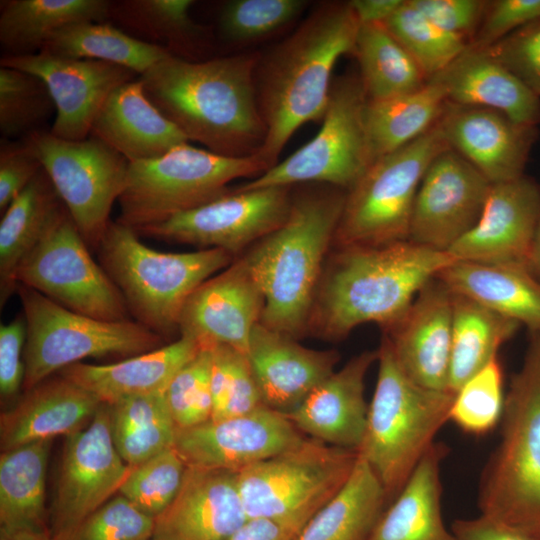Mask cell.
Instances as JSON below:
<instances>
[{
	"mask_svg": "<svg viewBox=\"0 0 540 540\" xmlns=\"http://www.w3.org/2000/svg\"><path fill=\"white\" fill-rule=\"evenodd\" d=\"M112 1L5 0L0 4V44L3 56L41 51L60 29L79 22H108Z\"/></svg>",
	"mask_w": 540,
	"mask_h": 540,
	"instance_id": "cell-33",
	"label": "cell"
},
{
	"mask_svg": "<svg viewBox=\"0 0 540 540\" xmlns=\"http://www.w3.org/2000/svg\"><path fill=\"white\" fill-rule=\"evenodd\" d=\"M0 66L32 73L46 84L56 106L50 132L73 141L90 135L98 110L117 87L140 77L116 64L46 52L2 56Z\"/></svg>",
	"mask_w": 540,
	"mask_h": 540,
	"instance_id": "cell-19",
	"label": "cell"
},
{
	"mask_svg": "<svg viewBox=\"0 0 540 540\" xmlns=\"http://www.w3.org/2000/svg\"><path fill=\"white\" fill-rule=\"evenodd\" d=\"M430 79L444 88L448 102L493 109L526 126L540 123V97L482 49L468 46Z\"/></svg>",
	"mask_w": 540,
	"mask_h": 540,
	"instance_id": "cell-30",
	"label": "cell"
},
{
	"mask_svg": "<svg viewBox=\"0 0 540 540\" xmlns=\"http://www.w3.org/2000/svg\"><path fill=\"white\" fill-rule=\"evenodd\" d=\"M404 0H353L349 4L359 24L384 23Z\"/></svg>",
	"mask_w": 540,
	"mask_h": 540,
	"instance_id": "cell-58",
	"label": "cell"
},
{
	"mask_svg": "<svg viewBox=\"0 0 540 540\" xmlns=\"http://www.w3.org/2000/svg\"><path fill=\"white\" fill-rule=\"evenodd\" d=\"M257 53L208 60L173 54L139 78L150 101L188 138L228 157L256 154L266 137Z\"/></svg>",
	"mask_w": 540,
	"mask_h": 540,
	"instance_id": "cell-1",
	"label": "cell"
},
{
	"mask_svg": "<svg viewBox=\"0 0 540 540\" xmlns=\"http://www.w3.org/2000/svg\"><path fill=\"white\" fill-rule=\"evenodd\" d=\"M389 504L379 478L358 454L346 483L310 519L297 540H367Z\"/></svg>",
	"mask_w": 540,
	"mask_h": 540,
	"instance_id": "cell-35",
	"label": "cell"
},
{
	"mask_svg": "<svg viewBox=\"0 0 540 540\" xmlns=\"http://www.w3.org/2000/svg\"><path fill=\"white\" fill-rule=\"evenodd\" d=\"M446 455L442 443L428 449L367 540H456L442 516L441 465Z\"/></svg>",
	"mask_w": 540,
	"mask_h": 540,
	"instance_id": "cell-32",
	"label": "cell"
},
{
	"mask_svg": "<svg viewBox=\"0 0 540 540\" xmlns=\"http://www.w3.org/2000/svg\"><path fill=\"white\" fill-rule=\"evenodd\" d=\"M40 52L116 64L140 76L171 55L163 47L138 39L109 22L85 21L58 30Z\"/></svg>",
	"mask_w": 540,
	"mask_h": 540,
	"instance_id": "cell-39",
	"label": "cell"
},
{
	"mask_svg": "<svg viewBox=\"0 0 540 540\" xmlns=\"http://www.w3.org/2000/svg\"><path fill=\"white\" fill-rule=\"evenodd\" d=\"M101 404L93 394L61 375L49 377L1 414V450L73 434L89 424Z\"/></svg>",
	"mask_w": 540,
	"mask_h": 540,
	"instance_id": "cell-27",
	"label": "cell"
},
{
	"mask_svg": "<svg viewBox=\"0 0 540 540\" xmlns=\"http://www.w3.org/2000/svg\"><path fill=\"white\" fill-rule=\"evenodd\" d=\"M51 440L2 451L0 456V529L49 531L45 509Z\"/></svg>",
	"mask_w": 540,
	"mask_h": 540,
	"instance_id": "cell-37",
	"label": "cell"
},
{
	"mask_svg": "<svg viewBox=\"0 0 540 540\" xmlns=\"http://www.w3.org/2000/svg\"><path fill=\"white\" fill-rule=\"evenodd\" d=\"M130 227L111 221L96 252L132 319L164 340L179 334L189 296L236 257L221 249L168 253L146 246Z\"/></svg>",
	"mask_w": 540,
	"mask_h": 540,
	"instance_id": "cell-6",
	"label": "cell"
},
{
	"mask_svg": "<svg viewBox=\"0 0 540 540\" xmlns=\"http://www.w3.org/2000/svg\"><path fill=\"white\" fill-rule=\"evenodd\" d=\"M409 2L433 24L465 40L474 38L488 3L481 0H409Z\"/></svg>",
	"mask_w": 540,
	"mask_h": 540,
	"instance_id": "cell-54",
	"label": "cell"
},
{
	"mask_svg": "<svg viewBox=\"0 0 540 540\" xmlns=\"http://www.w3.org/2000/svg\"><path fill=\"white\" fill-rule=\"evenodd\" d=\"M482 50L540 97V20L517 29Z\"/></svg>",
	"mask_w": 540,
	"mask_h": 540,
	"instance_id": "cell-51",
	"label": "cell"
},
{
	"mask_svg": "<svg viewBox=\"0 0 540 540\" xmlns=\"http://www.w3.org/2000/svg\"><path fill=\"white\" fill-rule=\"evenodd\" d=\"M450 530L456 540H528L515 530L481 514L455 520Z\"/></svg>",
	"mask_w": 540,
	"mask_h": 540,
	"instance_id": "cell-56",
	"label": "cell"
},
{
	"mask_svg": "<svg viewBox=\"0 0 540 540\" xmlns=\"http://www.w3.org/2000/svg\"><path fill=\"white\" fill-rule=\"evenodd\" d=\"M16 294L26 323L25 391L83 359H126L166 344L133 319L105 321L85 316L21 284Z\"/></svg>",
	"mask_w": 540,
	"mask_h": 540,
	"instance_id": "cell-9",
	"label": "cell"
},
{
	"mask_svg": "<svg viewBox=\"0 0 540 540\" xmlns=\"http://www.w3.org/2000/svg\"><path fill=\"white\" fill-rule=\"evenodd\" d=\"M26 323L18 315L0 326V394L2 400L16 396L24 384Z\"/></svg>",
	"mask_w": 540,
	"mask_h": 540,
	"instance_id": "cell-55",
	"label": "cell"
},
{
	"mask_svg": "<svg viewBox=\"0 0 540 540\" xmlns=\"http://www.w3.org/2000/svg\"><path fill=\"white\" fill-rule=\"evenodd\" d=\"M200 348L194 338L180 335L149 352L109 364L79 362L58 374L90 392L100 402L111 404L129 396L164 392Z\"/></svg>",
	"mask_w": 540,
	"mask_h": 540,
	"instance_id": "cell-29",
	"label": "cell"
},
{
	"mask_svg": "<svg viewBox=\"0 0 540 540\" xmlns=\"http://www.w3.org/2000/svg\"><path fill=\"white\" fill-rule=\"evenodd\" d=\"M211 350L201 347L168 384L164 395L177 428H188L211 419Z\"/></svg>",
	"mask_w": 540,
	"mask_h": 540,
	"instance_id": "cell-49",
	"label": "cell"
},
{
	"mask_svg": "<svg viewBox=\"0 0 540 540\" xmlns=\"http://www.w3.org/2000/svg\"><path fill=\"white\" fill-rule=\"evenodd\" d=\"M90 135L129 162L160 157L190 143L147 97L140 78L117 87L98 110Z\"/></svg>",
	"mask_w": 540,
	"mask_h": 540,
	"instance_id": "cell-28",
	"label": "cell"
},
{
	"mask_svg": "<svg viewBox=\"0 0 540 540\" xmlns=\"http://www.w3.org/2000/svg\"><path fill=\"white\" fill-rule=\"evenodd\" d=\"M491 185L459 153L444 150L431 162L419 185L408 240L448 252L479 220Z\"/></svg>",
	"mask_w": 540,
	"mask_h": 540,
	"instance_id": "cell-17",
	"label": "cell"
},
{
	"mask_svg": "<svg viewBox=\"0 0 540 540\" xmlns=\"http://www.w3.org/2000/svg\"><path fill=\"white\" fill-rule=\"evenodd\" d=\"M306 437L285 414L263 405L244 415L177 428L174 448L187 466L239 472Z\"/></svg>",
	"mask_w": 540,
	"mask_h": 540,
	"instance_id": "cell-18",
	"label": "cell"
},
{
	"mask_svg": "<svg viewBox=\"0 0 540 540\" xmlns=\"http://www.w3.org/2000/svg\"><path fill=\"white\" fill-rule=\"evenodd\" d=\"M210 349L211 419L240 416L263 406L247 354L227 345Z\"/></svg>",
	"mask_w": 540,
	"mask_h": 540,
	"instance_id": "cell-45",
	"label": "cell"
},
{
	"mask_svg": "<svg viewBox=\"0 0 540 540\" xmlns=\"http://www.w3.org/2000/svg\"><path fill=\"white\" fill-rule=\"evenodd\" d=\"M353 52L369 100L411 93L427 82L417 63L383 23L359 24Z\"/></svg>",
	"mask_w": 540,
	"mask_h": 540,
	"instance_id": "cell-41",
	"label": "cell"
},
{
	"mask_svg": "<svg viewBox=\"0 0 540 540\" xmlns=\"http://www.w3.org/2000/svg\"><path fill=\"white\" fill-rule=\"evenodd\" d=\"M131 466L112 440L109 405L102 403L83 429L65 437L48 529L67 540L93 512L118 494Z\"/></svg>",
	"mask_w": 540,
	"mask_h": 540,
	"instance_id": "cell-16",
	"label": "cell"
},
{
	"mask_svg": "<svg viewBox=\"0 0 540 540\" xmlns=\"http://www.w3.org/2000/svg\"><path fill=\"white\" fill-rule=\"evenodd\" d=\"M447 102L444 88L434 79L411 93L383 100L368 99L364 122L371 164L429 131Z\"/></svg>",
	"mask_w": 540,
	"mask_h": 540,
	"instance_id": "cell-36",
	"label": "cell"
},
{
	"mask_svg": "<svg viewBox=\"0 0 540 540\" xmlns=\"http://www.w3.org/2000/svg\"><path fill=\"white\" fill-rule=\"evenodd\" d=\"M42 164L24 139L0 141V213L28 186Z\"/></svg>",
	"mask_w": 540,
	"mask_h": 540,
	"instance_id": "cell-53",
	"label": "cell"
},
{
	"mask_svg": "<svg viewBox=\"0 0 540 540\" xmlns=\"http://www.w3.org/2000/svg\"><path fill=\"white\" fill-rule=\"evenodd\" d=\"M500 440L482 472L480 514L540 540V331L505 395Z\"/></svg>",
	"mask_w": 540,
	"mask_h": 540,
	"instance_id": "cell-5",
	"label": "cell"
},
{
	"mask_svg": "<svg viewBox=\"0 0 540 540\" xmlns=\"http://www.w3.org/2000/svg\"><path fill=\"white\" fill-rule=\"evenodd\" d=\"M263 293L240 255L187 299L179 320V334L201 347L227 345L247 354L251 332L260 322Z\"/></svg>",
	"mask_w": 540,
	"mask_h": 540,
	"instance_id": "cell-20",
	"label": "cell"
},
{
	"mask_svg": "<svg viewBox=\"0 0 540 540\" xmlns=\"http://www.w3.org/2000/svg\"><path fill=\"white\" fill-rule=\"evenodd\" d=\"M358 459L356 450L306 437L296 446L238 472L247 518L275 520L300 534L343 487Z\"/></svg>",
	"mask_w": 540,
	"mask_h": 540,
	"instance_id": "cell-10",
	"label": "cell"
},
{
	"mask_svg": "<svg viewBox=\"0 0 540 540\" xmlns=\"http://www.w3.org/2000/svg\"><path fill=\"white\" fill-rule=\"evenodd\" d=\"M16 282L85 316L105 321L131 319L121 293L92 258L65 206L21 261Z\"/></svg>",
	"mask_w": 540,
	"mask_h": 540,
	"instance_id": "cell-14",
	"label": "cell"
},
{
	"mask_svg": "<svg viewBox=\"0 0 540 540\" xmlns=\"http://www.w3.org/2000/svg\"><path fill=\"white\" fill-rule=\"evenodd\" d=\"M453 294L449 391L453 394L497 358L520 326L465 296Z\"/></svg>",
	"mask_w": 540,
	"mask_h": 540,
	"instance_id": "cell-38",
	"label": "cell"
},
{
	"mask_svg": "<svg viewBox=\"0 0 540 540\" xmlns=\"http://www.w3.org/2000/svg\"><path fill=\"white\" fill-rule=\"evenodd\" d=\"M303 0H233L223 5L219 31L228 42L261 39L295 20L307 7Z\"/></svg>",
	"mask_w": 540,
	"mask_h": 540,
	"instance_id": "cell-48",
	"label": "cell"
},
{
	"mask_svg": "<svg viewBox=\"0 0 540 540\" xmlns=\"http://www.w3.org/2000/svg\"><path fill=\"white\" fill-rule=\"evenodd\" d=\"M292 194L291 187L230 188L206 204L134 231L199 250L221 249L237 258L286 221Z\"/></svg>",
	"mask_w": 540,
	"mask_h": 540,
	"instance_id": "cell-15",
	"label": "cell"
},
{
	"mask_svg": "<svg viewBox=\"0 0 540 540\" xmlns=\"http://www.w3.org/2000/svg\"><path fill=\"white\" fill-rule=\"evenodd\" d=\"M437 277L454 294L472 299L530 331H540V280L525 264L455 261Z\"/></svg>",
	"mask_w": 540,
	"mask_h": 540,
	"instance_id": "cell-31",
	"label": "cell"
},
{
	"mask_svg": "<svg viewBox=\"0 0 540 540\" xmlns=\"http://www.w3.org/2000/svg\"><path fill=\"white\" fill-rule=\"evenodd\" d=\"M64 206L42 168L13 200L0 221V306L16 293V271Z\"/></svg>",
	"mask_w": 540,
	"mask_h": 540,
	"instance_id": "cell-34",
	"label": "cell"
},
{
	"mask_svg": "<svg viewBox=\"0 0 540 540\" xmlns=\"http://www.w3.org/2000/svg\"><path fill=\"white\" fill-rule=\"evenodd\" d=\"M368 97L360 77L333 81L318 133L289 157L239 189L325 184L350 190L371 165L364 113Z\"/></svg>",
	"mask_w": 540,
	"mask_h": 540,
	"instance_id": "cell-12",
	"label": "cell"
},
{
	"mask_svg": "<svg viewBox=\"0 0 540 540\" xmlns=\"http://www.w3.org/2000/svg\"><path fill=\"white\" fill-rule=\"evenodd\" d=\"M540 20V0L488 2L474 40L469 46L483 49L517 29Z\"/></svg>",
	"mask_w": 540,
	"mask_h": 540,
	"instance_id": "cell-52",
	"label": "cell"
},
{
	"mask_svg": "<svg viewBox=\"0 0 540 540\" xmlns=\"http://www.w3.org/2000/svg\"><path fill=\"white\" fill-rule=\"evenodd\" d=\"M448 148L437 122L416 140L373 162L346 192L335 248L408 240L419 185L434 158Z\"/></svg>",
	"mask_w": 540,
	"mask_h": 540,
	"instance_id": "cell-11",
	"label": "cell"
},
{
	"mask_svg": "<svg viewBox=\"0 0 540 540\" xmlns=\"http://www.w3.org/2000/svg\"><path fill=\"white\" fill-rule=\"evenodd\" d=\"M268 170L257 155L228 157L186 143L166 154L129 162L116 221L133 230L158 224L226 193L239 178Z\"/></svg>",
	"mask_w": 540,
	"mask_h": 540,
	"instance_id": "cell-8",
	"label": "cell"
},
{
	"mask_svg": "<svg viewBox=\"0 0 540 540\" xmlns=\"http://www.w3.org/2000/svg\"><path fill=\"white\" fill-rule=\"evenodd\" d=\"M377 358V350L354 356L286 416L307 437L358 452L369 406L364 396L365 377Z\"/></svg>",
	"mask_w": 540,
	"mask_h": 540,
	"instance_id": "cell-26",
	"label": "cell"
},
{
	"mask_svg": "<svg viewBox=\"0 0 540 540\" xmlns=\"http://www.w3.org/2000/svg\"><path fill=\"white\" fill-rule=\"evenodd\" d=\"M298 534L281 523L264 517L247 520L225 540H297Z\"/></svg>",
	"mask_w": 540,
	"mask_h": 540,
	"instance_id": "cell-57",
	"label": "cell"
},
{
	"mask_svg": "<svg viewBox=\"0 0 540 540\" xmlns=\"http://www.w3.org/2000/svg\"><path fill=\"white\" fill-rule=\"evenodd\" d=\"M246 520L238 472L187 466L178 493L155 518L151 540H225Z\"/></svg>",
	"mask_w": 540,
	"mask_h": 540,
	"instance_id": "cell-24",
	"label": "cell"
},
{
	"mask_svg": "<svg viewBox=\"0 0 540 540\" xmlns=\"http://www.w3.org/2000/svg\"><path fill=\"white\" fill-rule=\"evenodd\" d=\"M346 191L315 184L292 194L286 221L241 255L264 296L260 322L294 338L307 324Z\"/></svg>",
	"mask_w": 540,
	"mask_h": 540,
	"instance_id": "cell-4",
	"label": "cell"
},
{
	"mask_svg": "<svg viewBox=\"0 0 540 540\" xmlns=\"http://www.w3.org/2000/svg\"><path fill=\"white\" fill-rule=\"evenodd\" d=\"M186 468L176 449L168 448L131 466L118 494L155 519L178 493Z\"/></svg>",
	"mask_w": 540,
	"mask_h": 540,
	"instance_id": "cell-46",
	"label": "cell"
},
{
	"mask_svg": "<svg viewBox=\"0 0 540 540\" xmlns=\"http://www.w3.org/2000/svg\"><path fill=\"white\" fill-rule=\"evenodd\" d=\"M247 357L263 404L287 415L335 371L340 355L305 347L259 322L251 332Z\"/></svg>",
	"mask_w": 540,
	"mask_h": 540,
	"instance_id": "cell-25",
	"label": "cell"
},
{
	"mask_svg": "<svg viewBox=\"0 0 540 540\" xmlns=\"http://www.w3.org/2000/svg\"><path fill=\"white\" fill-rule=\"evenodd\" d=\"M324 264L307 333L337 341L359 325L384 331L408 311L420 290L457 261L409 240L374 246L338 247Z\"/></svg>",
	"mask_w": 540,
	"mask_h": 540,
	"instance_id": "cell-2",
	"label": "cell"
},
{
	"mask_svg": "<svg viewBox=\"0 0 540 540\" xmlns=\"http://www.w3.org/2000/svg\"><path fill=\"white\" fill-rule=\"evenodd\" d=\"M540 219V186L521 176L491 185L475 226L448 251L458 261L525 264Z\"/></svg>",
	"mask_w": 540,
	"mask_h": 540,
	"instance_id": "cell-21",
	"label": "cell"
},
{
	"mask_svg": "<svg viewBox=\"0 0 540 540\" xmlns=\"http://www.w3.org/2000/svg\"><path fill=\"white\" fill-rule=\"evenodd\" d=\"M191 0L112 1L110 20H115L129 34L145 36L149 43L171 54L188 59L204 47L205 30L190 17Z\"/></svg>",
	"mask_w": 540,
	"mask_h": 540,
	"instance_id": "cell-42",
	"label": "cell"
},
{
	"mask_svg": "<svg viewBox=\"0 0 540 540\" xmlns=\"http://www.w3.org/2000/svg\"><path fill=\"white\" fill-rule=\"evenodd\" d=\"M0 540H53L49 531L0 529Z\"/></svg>",
	"mask_w": 540,
	"mask_h": 540,
	"instance_id": "cell-59",
	"label": "cell"
},
{
	"mask_svg": "<svg viewBox=\"0 0 540 540\" xmlns=\"http://www.w3.org/2000/svg\"><path fill=\"white\" fill-rule=\"evenodd\" d=\"M108 405L112 440L126 464L138 465L174 447L177 426L164 392L129 396Z\"/></svg>",
	"mask_w": 540,
	"mask_h": 540,
	"instance_id": "cell-40",
	"label": "cell"
},
{
	"mask_svg": "<svg viewBox=\"0 0 540 540\" xmlns=\"http://www.w3.org/2000/svg\"><path fill=\"white\" fill-rule=\"evenodd\" d=\"M359 22L349 2H324L257 67L266 137L256 153L268 166L305 123L322 120L337 60L353 52Z\"/></svg>",
	"mask_w": 540,
	"mask_h": 540,
	"instance_id": "cell-3",
	"label": "cell"
},
{
	"mask_svg": "<svg viewBox=\"0 0 540 540\" xmlns=\"http://www.w3.org/2000/svg\"><path fill=\"white\" fill-rule=\"evenodd\" d=\"M505 395L503 371L496 358L456 391L450 420L464 432L486 434L500 423Z\"/></svg>",
	"mask_w": 540,
	"mask_h": 540,
	"instance_id": "cell-47",
	"label": "cell"
},
{
	"mask_svg": "<svg viewBox=\"0 0 540 540\" xmlns=\"http://www.w3.org/2000/svg\"><path fill=\"white\" fill-rule=\"evenodd\" d=\"M56 106L46 84L36 75L0 66V132L18 140L46 130Z\"/></svg>",
	"mask_w": 540,
	"mask_h": 540,
	"instance_id": "cell-43",
	"label": "cell"
},
{
	"mask_svg": "<svg viewBox=\"0 0 540 540\" xmlns=\"http://www.w3.org/2000/svg\"><path fill=\"white\" fill-rule=\"evenodd\" d=\"M377 351V382L358 454L375 472L391 503L450 420L454 394L411 380L385 335Z\"/></svg>",
	"mask_w": 540,
	"mask_h": 540,
	"instance_id": "cell-7",
	"label": "cell"
},
{
	"mask_svg": "<svg viewBox=\"0 0 540 540\" xmlns=\"http://www.w3.org/2000/svg\"><path fill=\"white\" fill-rule=\"evenodd\" d=\"M23 139L40 160L85 243L96 251L111 223L112 206L125 188L129 161L91 135L73 141L43 130Z\"/></svg>",
	"mask_w": 540,
	"mask_h": 540,
	"instance_id": "cell-13",
	"label": "cell"
},
{
	"mask_svg": "<svg viewBox=\"0 0 540 540\" xmlns=\"http://www.w3.org/2000/svg\"><path fill=\"white\" fill-rule=\"evenodd\" d=\"M414 59L427 80L444 70L469 44L426 18L409 0L383 23Z\"/></svg>",
	"mask_w": 540,
	"mask_h": 540,
	"instance_id": "cell-44",
	"label": "cell"
},
{
	"mask_svg": "<svg viewBox=\"0 0 540 540\" xmlns=\"http://www.w3.org/2000/svg\"><path fill=\"white\" fill-rule=\"evenodd\" d=\"M452 314L453 294L436 276L406 314L385 330L400 368L425 388L449 391Z\"/></svg>",
	"mask_w": 540,
	"mask_h": 540,
	"instance_id": "cell-22",
	"label": "cell"
},
{
	"mask_svg": "<svg viewBox=\"0 0 540 540\" xmlns=\"http://www.w3.org/2000/svg\"><path fill=\"white\" fill-rule=\"evenodd\" d=\"M438 126L448 146L492 184L523 176L536 127L484 107L447 102Z\"/></svg>",
	"mask_w": 540,
	"mask_h": 540,
	"instance_id": "cell-23",
	"label": "cell"
},
{
	"mask_svg": "<svg viewBox=\"0 0 540 540\" xmlns=\"http://www.w3.org/2000/svg\"><path fill=\"white\" fill-rule=\"evenodd\" d=\"M154 522L117 494L88 516L67 540H151Z\"/></svg>",
	"mask_w": 540,
	"mask_h": 540,
	"instance_id": "cell-50",
	"label": "cell"
},
{
	"mask_svg": "<svg viewBox=\"0 0 540 540\" xmlns=\"http://www.w3.org/2000/svg\"><path fill=\"white\" fill-rule=\"evenodd\" d=\"M527 267L540 280V219L535 229L527 260Z\"/></svg>",
	"mask_w": 540,
	"mask_h": 540,
	"instance_id": "cell-60",
	"label": "cell"
}]
</instances>
